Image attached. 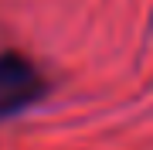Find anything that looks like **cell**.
I'll list each match as a JSON object with an SVG mask.
<instances>
[{
  "instance_id": "1",
  "label": "cell",
  "mask_w": 153,
  "mask_h": 150,
  "mask_svg": "<svg viewBox=\"0 0 153 150\" xmlns=\"http://www.w3.org/2000/svg\"><path fill=\"white\" fill-rule=\"evenodd\" d=\"M48 96V82L38 68L17 51L0 55V119H10L17 113L31 109Z\"/></svg>"
}]
</instances>
